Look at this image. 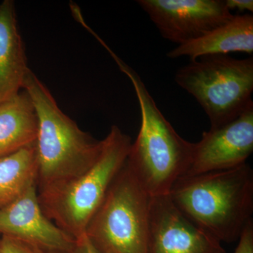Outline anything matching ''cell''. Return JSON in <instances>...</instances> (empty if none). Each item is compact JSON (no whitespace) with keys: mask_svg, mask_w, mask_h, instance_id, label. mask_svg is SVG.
<instances>
[{"mask_svg":"<svg viewBox=\"0 0 253 253\" xmlns=\"http://www.w3.org/2000/svg\"><path fill=\"white\" fill-rule=\"evenodd\" d=\"M253 151V104L225 126L203 133L184 176L234 169L246 163Z\"/></svg>","mask_w":253,"mask_h":253,"instance_id":"9c48e42d","label":"cell"},{"mask_svg":"<svg viewBox=\"0 0 253 253\" xmlns=\"http://www.w3.org/2000/svg\"><path fill=\"white\" fill-rule=\"evenodd\" d=\"M37 134L36 111L27 91L0 104V158L33 146Z\"/></svg>","mask_w":253,"mask_h":253,"instance_id":"4fadbf2b","label":"cell"},{"mask_svg":"<svg viewBox=\"0 0 253 253\" xmlns=\"http://www.w3.org/2000/svg\"><path fill=\"white\" fill-rule=\"evenodd\" d=\"M227 9L231 12V10H238L240 12L249 11L253 13V0H224Z\"/></svg>","mask_w":253,"mask_h":253,"instance_id":"ac0fdd59","label":"cell"},{"mask_svg":"<svg viewBox=\"0 0 253 253\" xmlns=\"http://www.w3.org/2000/svg\"><path fill=\"white\" fill-rule=\"evenodd\" d=\"M169 196L186 217L219 242H235L253 220V169L245 163L227 170L184 176Z\"/></svg>","mask_w":253,"mask_h":253,"instance_id":"6da1fadb","label":"cell"},{"mask_svg":"<svg viewBox=\"0 0 253 253\" xmlns=\"http://www.w3.org/2000/svg\"><path fill=\"white\" fill-rule=\"evenodd\" d=\"M109 52L130 80L140 107V130L131 144L126 163L151 198L168 196L176 181L187 172L194 143L176 132L158 109L139 75L112 50Z\"/></svg>","mask_w":253,"mask_h":253,"instance_id":"3957f363","label":"cell"},{"mask_svg":"<svg viewBox=\"0 0 253 253\" xmlns=\"http://www.w3.org/2000/svg\"><path fill=\"white\" fill-rule=\"evenodd\" d=\"M23 89L31 96L38 118V192L68 182L90 169L101 154L103 140L82 130L65 114L31 69Z\"/></svg>","mask_w":253,"mask_h":253,"instance_id":"7a4b0ae2","label":"cell"},{"mask_svg":"<svg viewBox=\"0 0 253 253\" xmlns=\"http://www.w3.org/2000/svg\"><path fill=\"white\" fill-rule=\"evenodd\" d=\"M0 253H46V251L21 240L1 236L0 239Z\"/></svg>","mask_w":253,"mask_h":253,"instance_id":"9a60e30c","label":"cell"},{"mask_svg":"<svg viewBox=\"0 0 253 253\" xmlns=\"http://www.w3.org/2000/svg\"><path fill=\"white\" fill-rule=\"evenodd\" d=\"M239 51L253 53V15H234L230 20L199 39L177 45L168 58L187 56L191 61L208 55L228 54Z\"/></svg>","mask_w":253,"mask_h":253,"instance_id":"7c38bea8","label":"cell"},{"mask_svg":"<svg viewBox=\"0 0 253 253\" xmlns=\"http://www.w3.org/2000/svg\"><path fill=\"white\" fill-rule=\"evenodd\" d=\"M29 70L14 1L4 0L0 4V104L23 90Z\"/></svg>","mask_w":253,"mask_h":253,"instance_id":"8fae6325","label":"cell"},{"mask_svg":"<svg viewBox=\"0 0 253 253\" xmlns=\"http://www.w3.org/2000/svg\"><path fill=\"white\" fill-rule=\"evenodd\" d=\"M174 79L204 109L211 129L231 122L253 104V57L202 56L179 68Z\"/></svg>","mask_w":253,"mask_h":253,"instance_id":"5b68a950","label":"cell"},{"mask_svg":"<svg viewBox=\"0 0 253 253\" xmlns=\"http://www.w3.org/2000/svg\"><path fill=\"white\" fill-rule=\"evenodd\" d=\"M38 160L35 145L0 158V209L37 185Z\"/></svg>","mask_w":253,"mask_h":253,"instance_id":"5bb4252c","label":"cell"},{"mask_svg":"<svg viewBox=\"0 0 253 253\" xmlns=\"http://www.w3.org/2000/svg\"><path fill=\"white\" fill-rule=\"evenodd\" d=\"M46 253H68L59 252V251H46Z\"/></svg>","mask_w":253,"mask_h":253,"instance_id":"d6986e66","label":"cell"},{"mask_svg":"<svg viewBox=\"0 0 253 253\" xmlns=\"http://www.w3.org/2000/svg\"><path fill=\"white\" fill-rule=\"evenodd\" d=\"M239 240L234 253H253V220L246 226Z\"/></svg>","mask_w":253,"mask_h":253,"instance_id":"2e32d148","label":"cell"},{"mask_svg":"<svg viewBox=\"0 0 253 253\" xmlns=\"http://www.w3.org/2000/svg\"><path fill=\"white\" fill-rule=\"evenodd\" d=\"M165 39L178 45L199 39L230 20L224 0H139Z\"/></svg>","mask_w":253,"mask_h":253,"instance_id":"52a82bcc","label":"cell"},{"mask_svg":"<svg viewBox=\"0 0 253 253\" xmlns=\"http://www.w3.org/2000/svg\"><path fill=\"white\" fill-rule=\"evenodd\" d=\"M0 234L29 243L45 251L68 253L75 241L43 212L37 185L0 209Z\"/></svg>","mask_w":253,"mask_h":253,"instance_id":"30bf717a","label":"cell"},{"mask_svg":"<svg viewBox=\"0 0 253 253\" xmlns=\"http://www.w3.org/2000/svg\"><path fill=\"white\" fill-rule=\"evenodd\" d=\"M68 253H105L98 249L86 234L75 239L72 249Z\"/></svg>","mask_w":253,"mask_h":253,"instance_id":"e0dca14e","label":"cell"},{"mask_svg":"<svg viewBox=\"0 0 253 253\" xmlns=\"http://www.w3.org/2000/svg\"><path fill=\"white\" fill-rule=\"evenodd\" d=\"M151 198L126 161L84 234L105 253H147Z\"/></svg>","mask_w":253,"mask_h":253,"instance_id":"8992f818","label":"cell"},{"mask_svg":"<svg viewBox=\"0 0 253 253\" xmlns=\"http://www.w3.org/2000/svg\"><path fill=\"white\" fill-rule=\"evenodd\" d=\"M147 253H226L215 238L186 217L169 195L151 198Z\"/></svg>","mask_w":253,"mask_h":253,"instance_id":"ba28073f","label":"cell"},{"mask_svg":"<svg viewBox=\"0 0 253 253\" xmlns=\"http://www.w3.org/2000/svg\"><path fill=\"white\" fill-rule=\"evenodd\" d=\"M131 144L129 136L118 126H111L103 139L101 154L90 169L68 182L38 192L46 217L73 239L84 235L110 186L126 164Z\"/></svg>","mask_w":253,"mask_h":253,"instance_id":"277c9868","label":"cell"}]
</instances>
